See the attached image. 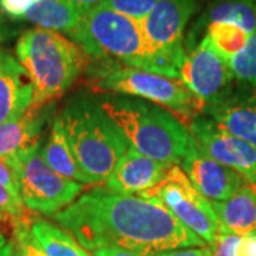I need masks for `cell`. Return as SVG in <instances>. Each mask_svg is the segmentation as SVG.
I'll list each match as a JSON object with an SVG mask.
<instances>
[{
    "instance_id": "cell-23",
    "label": "cell",
    "mask_w": 256,
    "mask_h": 256,
    "mask_svg": "<svg viewBox=\"0 0 256 256\" xmlns=\"http://www.w3.org/2000/svg\"><path fill=\"white\" fill-rule=\"evenodd\" d=\"M238 82L256 92V33L249 36L246 46L229 62Z\"/></svg>"
},
{
    "instance_id": "cell-17",
    "label": "cell",
    "mask_w": 256,
    "mask_h": 256,
    "mask_svg": "<svg viewBox=\"0 0 256 256\" xmlns=\"http://www.w3.org/2000/svg\"><path fill=\"white\" fill-rule=\"evenodd\" d=\"M220 226L229 232L245 236L256 232V185L245 182L228 200L212 202Z\"/></svg>"
},
{
    "instance_id": "cell-1",
    "label": "cell",
    "mask_w": 256,
    "mask_h": 256,
    "mask_svg": "<svg viewBox=\"0 0 256 256\" xmlns=\"http://www.w3.org/2000/svg\"><path fill=\"white\" fill-rule=\"evenodd\" d=\"M87 250L118 246L152 256L180 248L206 246L160 202L96 188L53 215Z\"/></svg>"
},
{
    "instance_id": "cell-30",
    "label": "cell",
    "mask_w": 256,
    "mask_h": 256,
    "mask_svg": "<svg viewBox=\"0 0 256 256\" xmlns=\"http://www.w3.org/2000/svg\"><path fill=\"white\" fill-rule=\"evenodd\" d=\"M152 256H212V249L208 246L180 248V249L158 252Z\"/></svg>"
},
{
    "instance_id": "cell-25",
    "label": "cell",
    "mask_w": 256,
    "mask_h": 256,
    "mask_svg": "<svg viewBox=\"0 0 256 256\" xmlns=\"http://www.w3.org/2000/svg\"><path fill=\"white\" fill-rule=\"evenodd\" d=\"M160 0H106L101 6L141 22Z\"/></svg>"
},
{
    "instance_id": "cell-31",
    "label": "cell",
    "mask_w": 256,
    "mask_h": 256,
    "mask_svg": "<svg viewBox=\"0 0 256 256\" xmlns=\"http://www.w3.org/2000/svg\"><path fill=\"white\" fill-rule=\"evenodd\" d=\"M236 256H256V232L240 236Z\"/></svg>"
},
{
    "instance_id": "cell-5",
    "label": "cell",
    "mask_w": 256,
    "mask_h": 256,
    "mask_svg": "<svg viewBox=\"0 0 256 256\" xmlns=\"http://www.w3.org/2000/svg\"><path fill=\"white\" fill-rule=\"evenodd\" d=\"M87 56L156 73L141 22L98 6L84 12L72 36Z\"/></svg>"
},
{
    "instance_id": "cell-33",
    "label": "cell",
    "mask_w": 256,
    "mask_h": 256,
    "mask_svg": "<svg viewBox=\"0 0 256 256\" xmlns=\"http://www.w3.org/2000/svg\"><path fill=\"white\" fill-rule=\"evenodd\" d=\"M13 34H14V30L10 28V24L8 23L6 18H4L3 12L0 10V46L3 43H6Z\"/></svg>"
},
{
    "instance_id": "cell-7",
    "label": "cell",
    "mask_w": 256,
    "mask_h": 256,
    "mask_svg": "<svg viewBox=\"0 0 256 256\" xmlns=\"http://www.w3.org/2000/svg\"><path fill=\"white\" fill-rule=\"evenodd\" d=\"M140 195L160 202L185 228L194 232L206 245H214L220 230L216 212L212 202L194 186L181 166L171 165L161 182Z\"/></svg>"
},
{
    "instance_id": "cell-4",
    "label": "cell",
    "mask_w": 256,
    "mask_h": 256,
    "mask_svg": "<svg viewBox=\"0 0 256 256\" xmlns=\"http://www.w3.org/2000/svg\"><path fill=\"white\" fill-rule=\"evenodd\" d=\"M14 52L33 82L32 108L62 97L82 72L87 56L73 40L40 28L22 33Z\"/></svg>"
},
{
    "instance_id": "cell-29",
    "label": "cell",
    "mask_w": 256,
    "mask_h": 256,
    "mask_svg": "<svg viewBox=\"0 0 256 256\" xmlns=\"http://www.w3.org/2000/svg\"><path fill=\"white\" fill-rule=\"evenodd\" d=\"M0 184H2L3 186H6L10 191V194H12L18 201H22L18 180H16V176L13 174V171L8 166V164H6L4 161H2V160H0Z\"/></svg>"
},
{
    "instance_id": "cell-27",
    "label": "cell",
    "mask_w": 256,
    "mask_h": 256,
    "mask_svg": "<svg viewBox=\"0 0 256 256\" xmlns=\"http://www.w3.org/2000/svg\"><path fill=\"white\" fill-rule=\"evenodd\" d=\"M38 0H0V10L13 20H23L28 12Z\"/></svg>"
},
{
    "instance_id": "cell-12",
    "label": "cell",
    "mask_w": 256,
    "mask_h": 256,
    "mask_svg": "<svg viewBox=\"0 0 256 256\" xmlns=\"http://www.w3.org/2000/svg\"><path fill=\"white\" fill-rule=\"evenodd\" d=\"M181 164L194 186L210 202L228 200L248 182L238 172L204 152L195 141Z\"/></svg>"
},
{
    "instance_id": "cell-8",
    "label": "cell",
    "mask_w": 256,
    "mask_h": 256,
    "mask_svg": "<svg viewBox=\"0 0 256 256\" xmlns=\"http://www.w3.org/2000/svg\"><path fill=\"white\" fill-rule=\"evenodd\" d=\"M42 144L10 162L18 182L23 205L30 210L53 216L72 205L82 191V184L54 172L42 156Z\"/></svg>"
},
{
    "instance_id": "cell-36",
    "label": "cell",
    "mask_w": 256,
    "mask_h": 256,
    "mask_svg": "<svg viewBox=\"0 0 256 256\" xmlns=\"http://www.w3.org/2000/svg\"><path fill=\"white\" fill-rule=\"evenodd\" d=\"M0 222H2V215H0ZM8 242H6V238H4V235H3V230H2V225H0V250L4 248Z\"/></svg>"
},
{
    "instance_id": "cell-35",
    "label": "cell",
    "mask_w": 256,
    "mask_h": 256,
    "mask_svg": "<svg viewBox=\"0 0 256 256\" xmlns=\"http://www.w3.org/2000/svg\"><path fill=\"white\" fill-rule=\"evenodd\" d=\"M14 250H16V244L14 240H12V242H8L4 248L0 250V256H13Z\"/></svg>"
},
{
    "instance_id": "cell-24",
    "label": "cell",
    "mask_w": 256,
    "mask_h": 256,
    "mask_svg": "<svg viewBox=\"0 0 256 256\" xmlns=\"http://www.w3.org/2000/svg\"><path fill=\"white\" fill-rule=\"evenodd\" d=\"M13 236L22 256H47L32 235L30 220L26 215L13 218Z\"/></svg>"
},
{
    "instance_id": "cell-37",
    "label": "cell",
    "mask_w": 256,
    "mask_h": 256,
    "mask_svg": "<svg viewBox=\"0 0 256 256\" xmlns=\"http://www.w3.org/2000/svg\"><path fill=\"white\" fill-rule=\"evenodd\" d=\"M16 244V242H14ZM13 256H22L20 255V250L18 249V246H16V250H14V254H13Z\"/></svg>"
},
{
    "instance_id": "cell-26",
    "label": "cell",
    "mask_w": 256,
    "mask_h": 256,
    "mask_svg": "<svg viewBox=\"0 0 256 256\" xmlns=\"http://www.w3.org/2000/svg\"><path fill=\"white\" fill-rule=\"evenodd\" d=\"M239 240H240V236L220 226V234L215 239L214 245L210 246L212 256H236Z\"/></svg>"
},
{
    "instance_id": "cell-11",
    "label": "cell",
    "mask_w": 256,
    "mask_h": 256,
    "mask_svg": "<svg viewBox=\"0 0 256 256\" xmlns=\"http://www.w3.org/2000/svg\"><path fill=\"white\" fill-rule=\"evenodd\" d=\"M190 131L204 152L256 185V146L234 137L208 117H195Z\"/></svg>"
},
{
    "instance_id": "cell-21",
    "label": "cell",
    "mask_w": 256,
    "mask_h": 256,
    "mask_svg": "<svg viewBox=\"0 0 256 256\" xmlns=\"http://www.w3.org/2000/svg\"><path fill=\"white\" fill-rule=\"evenodd\" d=\"M30 230L47 256H92L70 232L48 220H30Z\"/></svg>"
},
{
    "instance_id": "cell-20",
    "label": "cell",
    "mask_w": 256,
    "mask_h": 256,
    "mask_svg": "<svg viewBox=\"0 0 256 256\" xmlns=\"http://www.w3.org/2000/svg\"><path fill=\"white\" fill-rule=\"evenodd\" d=\"M42 156L47 165L58 175L82 185L88 184L87 176L82 174L80 165L74 158L60 117H57L52 126L44 146L42 148Z\"/></svg>"
},
{
    "instance_id": "cell-18",
    "label": "cell",
    "mask_w": 256,
    "mask_h": 256,
    "mask_svg": "<svg viewBox=\"0 0 256 256\" xmlns=\"http://www.w3.org/2000/svg\"><path fill=\"white\" fill-rule=\"evenodd\" d=\"M232 23L248 34L256 33V0H215L202 14L188 36L186 50L195 46V38L204 26L210 23Z\"/></svg>"
},
{
    "instance_id": "cell-13",
    "label": "cell",
    "mask_w": 256,
    "mask_h": 256,
    "mask_svg": "<svg viewBox=\"0 0 256 256\" xmlns=\"http://www.w3.org/2000/svg\"><path fill=\"white\" fill-rule=\"evenodd\" d=\"M204 114L224 131L256 146V92L230 90L205 106Z\"/></svg>"
},
{
    "instance_id": "cell-16",
    "label": "cell",
    "mask_w": 256,
    "mask_h": 256,
    "mask_svg": "<svg viewBox=\"0 0 256 256\" xmlns=\"http://www.w3.org/2000/svg\"><path fill=\"white\" fill-rule=\"evenodd\" d=\"M46 110L28 108L14 121L0 124V160L9 165L42 144Z\"/></svg>"
},
{
    "instance_id": "cell-10",
    "label": "cell",
    "mask_w": 256,
    "mask_h": 256,
    "mask_svg": "<svg viewBox=\"0 0 256 256\" xmlns=\"http://www.w3.org/2000/svg\"><path fill=\"white\" fill-rule=\"evenodd\" d=\"M180 78L200 100L208 106L226 96L234 87L235 76L230 64L216 53L206 37L188 50H184Z\"/></svg>"
},
{
    "instance_id": "cell-22",
    "label": "cell",
    "mask_w": 256,
    "mask_h": 256,
    "mask_svg": "<svg viewBox=\"0 0 256 256\" xmlns=\"http://www.w3.org/2000/svg\"><path fill=\"white\" fill-rule=\"evenodd\" d=\"M206 34L204 37L208 38L210 44L216 53L220 54L226 62H230L234 56H236L246 46L249 36L245 30L232 24V23H210L206 26Z\"/></svg>"
},
{
    "instance_id": "cell-3",
    "label": "cell",
    "mask_w": 256,
    "mask_h": 256,
    "mask_svg": "<svg viewBox=\"0 0 256 256\" xmlns=\"http://www.w3.org/2000/svg\"><path fill=\"white\" fill-rule=\"evenodd\" d=\"M74 158L88 184L106 182L130 142L100 102L72 100L60 116Z\"/></svg>"
},
{
    "instance_id": "cell-15",
    "label": "cell",
    "mask_w": 256,
    "mask_h": 256,
    "mask_svg": "<svg viewBox=\"0 0 256 256\" xmlns=\"http://www.w3.org/2000/svg\"><path fill=\"white\" fill-rule=\"evenodd\" d=\"M33 82L16 56L0 48V124L14 121L32 107Z\"/></svg>"
},
{
    "instance_id": "cell-2",
    "label": "cell",
    "mask_w": 256,
    "mask_h": 256,
    "mask_svg": "<svg viewBox=\"0 0 256 256\" xmlns=\"http://www.w3.org/2000/svg\"><path fill=\"white\" fill-rule=\"evenodd\" d=\"M101 108L130 142V146L160 162L180 164L194 144L190 128L161 106L128 96L100 98Z\"/></svg>"
},
{
    "instance_id": "cell-34",
    "label": "cell",
    "mask_w": 256,
    "mask_h": 256,
    "mask_svg": "<svg viewBox=\"0 0 256 256\" xmlns=\"http://www.w3.org/2000/svg\"><path fill=\"white\" fill-rule=\"evenodd\" d=\"M67 2L74 4L76 8H78L82 12H87V10H92L94 8L101 6L106 0H67Z\"/></svg>"
},
{
    "instance_id": "cell-9",
    "label": "cell",
    "mask_w": 256,
    "mask_h": 256,
    "mask_svg": "<svg viewBox=\"0 0 256 256\" xmlns=\"http://www.w3.org/2000/svg\"><path fill=\"white\" fill-rule=\"evenodd\" d=\"M195 9L196 0H160L141 20L156 73L180 78L184 32Z\"/></svg>"
},
{
    "instance_id": "cell-28",
    "label": "cell",
    "mask_w": 256,
    "mask_h": 256,
    "mask_svg": "<svg viewBox=\"0 0 256 256\" xmlns=\"http://www.w3.org/2000/svg\"><path fill=\"white\" fill-rule=\"evenodd\" d=\"M0 210L8 214L13 218L24 215V205L23 202L18 201L10 191L0 184Z\"/></svg>"
},
{
    "instance_id": "cell-32",
    "label": "cell",
    "mask_w": 256,
    "mask_h": 256,
    "mask_svg": "<svg viewBox=\"0 0 256 256\" xmlns=\"http://www.w3.org/2000/svg\"><path fill=\"white\" fill-rule=\"evenodd\" d=\"M92 256H142L138 255L132 250H128L124 248L118 246H107V248H100V249H96L92 250Z\"/></svg>"
},
{
    "instance_id": "cell-14",
    "label": "cell",
    "mask_w": 256,
    "mask_h": 256,
    "mask_svg": "<svg viewBox=\"0 0 256 256\" xmlns=\"http://www.w3.org/2000/svg\"><path fill=\"white\" fill-rule=\"evenodd\" d=\"M171 165L174 164L156 161L130 146L104 182V188L114 194L140 195L161 182Z\"/></svg>"
},
{
    "instance_id": "cell-19",
    "label": "cell",
    "mask_w": 256,
    "mask_h": 256,
    "mask_svg": "<svg viewBox=\"0 0 256 256\" xmlns=\"http://www.w3.org/2000/svg\"><path fill=\"white\" fill-rule=\"evenodd\" d=\"M84 12L67 0H38L26 12L23 20L36 28L62 32L72 37L82 22Z\"/></svg>"
},
{
    "instance_id": "cell-6",
    "label": "cell",
    "mask_w": 256,
    "mask_h": 256,
    "mask_svg": "<svg viewBox=\"0 0 256 256\" xmlns=\"http://www.w3.org/2000/svg\"><path fill=\"white\" fill-rule=\"evenodd\" d=\"M96 88L152 101L178 116L195 118L204 112L205 102L181 78L168 77L130 66L107 63L96 76Z\"/></svg>"
}]
</instances>
